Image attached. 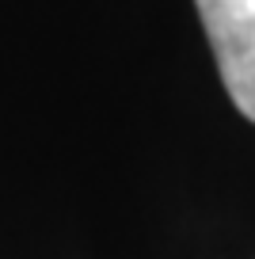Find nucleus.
Masks as SVG:
<instances>
[{
  "label": "nucleus",
  "mask_w": 255,
  "mask_h": 259,
  "mask_svg": "<svg viewBox=\"0 0 255 259\" xmlns=\"http://www.w3.org/2000/svg\"><path fill=\"white\" fill-rule=\"evenodd\" d=\"M229 99L255 122V0H194Z\"/></svg>",
  "instance_id": "f257e3e1"
}]
</instances>
